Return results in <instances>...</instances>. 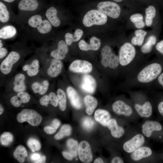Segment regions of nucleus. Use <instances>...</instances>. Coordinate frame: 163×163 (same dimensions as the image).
I'll return each mask as SVG.
<instances>
[{
	"mask_svg": "<svg viewBox=\"0 0 163 163\" xmlns=\"http://www.w3.org/2000/svg\"><path fill=\"white\" fill-rule=\"evenodd\" d=\"M18 26L22 40H30L42 45L52 37L53 27L46 18L43 11L31 15Z\"/></svg>",
	"mask_w": 163,
	"mask_h": 163,
	"instance_id": "nucleus-1",
	"label": "nucleus"
},
{
	"mask_svg": "<svg viewBox=\"0 0 163 163\" xmlns=\"http://www.w3.org/2000/svg\"><path fill=\"white\" fill-rule=\"evenodd\" d=\"M10 46V50L8 54L0 62L1 86L21 65L26 57L33 52L25 40L16 41Z\"/></svg>",
	"mask_w": 163,
	"mask_h": 163,
	"instance_id": "nucleus-2",
	"label": "nucleus"
},
{
	"mask_svg": "<svg viewBox=\"0 0 163 163\" xmlns=\"http://www.w3.org/2000/svg\"><path fill=\"white\" fill-rule=\"evenodd\" d=\"M34 52L38 56L41 64V76L49 80L57 77L62 72L61 60L51 56L43 46L36 48Z\"/></svg>",
	"mask_w": 163,
	"mask_h": 163,
	"instance_id": "nucleus-3",
	"label": "nucleus"
},
{
	"mask_svg": "<svg viewBox=\"0 0 163 163\" xmlns=\"http://www.w3.org/2000/svg\"><path fill=\"white\" fill-rule=\"evenodd\" d=\"M4 86L5 91L8 93L26 91L29 89L28 79L22 71H18L7 78Z\"/></svg>",
	"mask_w": 163,
	"mask_h": 163,
	"instance_id": "nucleus-4",
	"label": "nucleus"
},
{
	"mask_svg": "<svg viewBox=\"0 0 163 163\" xmlns=\"http://www.w3.org/2000/svg\"><path fill=\"white\" fill-rule=\"evenodd\" d=\"M18 9L15 24L18 26L30 16L42 11L38 0H21L18 3Z\"/></svg>",
	"mask_w": 163,
	"mask_h": 163,
	"instance_id": "nucleus-5",
	"label": "nucleus"
},
{
	"mask_svg": "<svg viewBox=\"0 0 163 163\" xmlns=\"http://www.w3.org/2000/svg\"><path fill=\"white\" fill-rule=\"evenodd\" d=\"M21 71L26 75L28 79L41 76V64L38 56L35 53L21 65Z\"/></svg>",
	"mask_w": 163,
	"mask_h": 163,
	"instance_id": "nucleus-6",
	"label": "nucleus"
},
{
	"mask_svg": "<svg viewBox=\"0 0 163 163\" xmlns=\"http://www.w3.org/2000/svg\"><path fill=\"white\" fill-rule=\"evenodd\" d=\"M162 70L161 65L155 63L150 64L143 69L138 74L137 78L141 83L150 82L160 74Z\"/></svg>",
	"mask_w": 163,
	"mask_h": 163,
	"instance_id": "nucleus-7",
	"label": "nucleus"
},
{
	"mask_svg": "<svg viewBox=\"0 0 163 163\" xmlns=\"http://www.w3.org/2000/svg\"><path fill=\"white\" fill-rule=\"evenodd\" d=\"M52 57L62 60L65 59L69 51V47L65 40H59L55 46L47 43L42 45Z\"/></svg>",
	"mask_w": 163,
	"mask_h": 163,
	"instance_id": "nucleus-8",
	"label": "nucleus"
},
{
	"mask_svg": "<svg viewBox=\"0 0 163 163\" xmlns=\"http://www.w3.org/2000/svg\"><path fill=\"white\" fill-rule=\"evenodd\" d=\"M28 85L29 89L42 96L47 93L50 87L49 80L42 76L28 79Z\"/></svg>",
	"mask_w": 163,
	"mask_h": 163,
	"instance_id": "nucleus-9",
	"label": "nucleus"
},
{
	"mask_svg": "<svg viewBox=\"0 0 163 163\" xmlns=\"http://www.w3.org/2000/svg\"><path fill=\"white\" fill-rule=\"evenodd\" d=\"M107 21L106 15L98 10H92L88 11L84 16L82 20L83 24L88 27L93 25H101Z\"/></svg>",
	"mask_w": 163,
	"mask_h": 163,
	"instance_id": "nucleus-10",
	"label": "nucleus"
},
{
	"mask_svg": "<svg viewBox=\"0 0 163 163\" xmlns=\"http://www.w3.org/2000/svg\"><path fill=\"white\" fill-rule=\"evenodd\" d=\"M17 119L19 123L27 122L32 126H37L41 123L42 117L34 110L25 109L18 114Z\"/></svg>",
	"mask_w": 163,
	"mask_h": 163,
	"instance_id": "nucleus-11",
	"label": "nucleus"
},
{
	"mask_svg": "<svg viewBox=\"0 0 163 163\" xmlns=\"http://www.w3.org/2000/svg\"><path fill=\"white\" fill-rule=\"evenodd\" d=\"M101 54L102 56L101 64L104 67H108L114 69L119 65V57L112 53L109 46H105L102 48Z\"/></svg>",
	"mask_w": 163,
	"mask_h": 163,
	"instance_id": "nucleus-12",
	"label": "nucleus"
},
{
	"mask_svg": "<svg viewBox=\"0 0 163 163\" xmlns=\"http://www.w3.org/2000/svg\"><path fill=\"white\" fill-rule=\"evenodd\" d=\"M136 55L134 46L129 43H126L122 45L119 52V63L122 66L129 64L133 59Z\"/></svg>",
	"mask_w": 163,
	"mask_h": 163,
	"instance_id": "nucleus-13",
	"label": "nucleus"
},
{
	"mask_svg": "<svg viewBox=\"0 0 163 163\" xmlns=\"http://www.w3.org/2000/svg\"><path fill=\"white\" fill-rule=\"evenodd\" d=\"M97 8L107 16L113 18H117L120 16L121 9L119 5L112 2L107 1L99 3Z\"/></svg>",
	"mask_w": 163,
	"mask_h": 163,
	"instance_id": "nucleus-14",
	"label": "nucleus"
},
{
	"mask_svg": "<svg viewBox=\"0 0 163 163\" xmlns=\"http://www.w3.org/2000/svg\"><path fill=\"white\" fill-rule=\"evenodd\" d=\"M17 15L13 13L3 2H0V25L16 24Z\"/></svg>",
	"mask_w": 163,
	"mask_h": 163,
	"instance_id": "nucleus-15",
	"label": "nucleus"
},
{
	"mask_svg": "<svg viewBox=\"0 0 163 163\" xmlns=\"http://www.w3.org/2000/svg\"><path fill=\"white\" fill-rule=\"evenodd\" d=\"M145 137L143 135L137 134L124 143L123 149L126 152L131 153L142 146L145 143Z\"/></svg>",
	"mask_w": 163,
	"mask_h": 163,
	"instance_id": "nucleus-16",
	"label": "nucleus"
},
{
	"mask_svg": "<svg viewBox=\"0 0 163 163\" xmlns=\"http://www.w3.org/2000/svg\"><path fill=\"white\" fill-rule=\"evenodd\" d=\"M69 69L72 72L87 74L91 72L92 66L91 63L87 61L78 59L70 64Z\"/></svg>",
	"mask_w": 163,
	"mask_h": 163,
	"instance_id": "nucleus-17",
	"label": "nucleus"
},
{
	"mask_svg": "<svg viewBox=\"0 0 163 163\" xmlns=\"http://www.w3.org/2000/svg\"><path fill=\"white\" fill-rule=\"evenodd\" d=\"M78 153L80 160L84 163H90L93 159L92 154L89 143L85 141L81 142L78 146Z\"/></svg>",
	"mask_w": 163,
	"mask_h": 163,
	"instance_id": "nucleus-18",
	"label": "nucleus"
},
{
	"mask_svg": "<svg viewBox=\"0 0 163 163\" xmlns=\"http://www.w3.org/2000/svg\"><path fill=\"white\" fill-rule=\"evenodd\" d=\"M12 93L13 95L11 97L10 102L14 107H19L23 104L28 103L31 99L30 95L26 91Z\"/></svg>",
	"mask_w": 163,
	"mask_h": 163,
	"instance_id": "nucleus-19",
	"label": "nucleus"
},
{
	"mask_svg": "<svg viewBox=\"0 0 163 163\" xmlns=\"http://www.w3.org/2000/svg\"><path fill=\"white\" fill-rule=\"evenodd\" d=\"M18 34L16 27L11 24L0 26V39L5 40L13 39Z\"/></svg>",
	"mask_w": 163,
	"mask_h": 163,
	"instance_id": "nucleus-20",
	"label": "nucleus"
},
{
	"mask_svg": "<svg viewBox=\"0 0 163 163\" xmlns=\"http://www.w3.org/2000/svg\"><path fill=\"white\" fill-rule=\"evenodd\" d=\"M162 126L159 122L153 120H147L142 125V131L144 135L147 138L150 137L154 131H160Z\"/></svg>",
	"mask_w": 163,
	"mask_h": 163,
	"instance_id": "nucleus-21",
	"label": "nucleus"
},
{
	"mask_svg": "<svg viewBox=\"0 0 163 163\" xmlns=\"http://www.w3.org/2000/svg\"><path fill=\"white\" fill-rule=\"evenodd\" d=\"M96 87V81L92 76L88 74H85L83 76L80 87L83 91L92 94L95 91Z\"/></svg>",
	"mask_w": 163,
	"mask_h": 163,
	"instance_id": "nucleus-22",
	"label": "nucleus"
},
{
	"mask_svg": "<svg viewBox=\"0 0 163 163\" xmlns=\"http://www.w3.org/2000/svg\"><path fill=\"white\" fill-rule=\"evenodd\" d=\"M43 11L46 18L53 27H57L61 25V22L57 14L58 10L56 7L51 6Z\"/></svg>",
	"mask_w": 163,
	"mask_h": 163,
	"instance_id": "nucleus-23",
	"label": "nucleus"
},
{
	"mask_svg": "<svg viewBox=\"0 0 163 163\" xmlns=\"http://www.w3.org/2000/svg\"><path fill=\"white\" fill-rule=\"evenodd\" d=\"M112 108L113 111L116 113L126 117L130 116L133 113L131 108L121 100L115 101L112 105Z\"/></svg>",
	"mask_w": 163,
	"mask_h": 163,
	"instance_id": "nucleus-24",
	"label": "nucleus"
},
{
	"mask_svg": "<svg viewBox=\"0 0 163 163\" xmlns=\"http://www.w3.org/2000/svg\"><path fill=\"white\" fill-rule=\"evenodd\" d=\"M66 92L72 106L76 109H80L82 107V102L76 91L72 87L69 86L66 88Z\"/></svg>",
	"mask_w": 163,
	"mask_h": 163,
	"instance_id": "nucleus-25",
	"label": "nucleus"
},
{
	"mask_svg": "<svg viewBox=\"0 0 163 163\" xmlns=\"http://www.w3.org/2000/svg\"><path fill=\"white\" fill-rule=\"evenodd\" d=\"M101 45L100 40L95 37H92L90 39V43L88 44L84 40H81L78 43L79 49L82 50L87 51L89 50H97Z\"/></svg>",
	"mask_w": 163,
	"mask_h": 163,
	"instance_id": "nucleus-26",
	"label": "nucleus"
},
{
	"mask_svg": "<svg viewBox=\"0 0 163 163\" xmlns=\"http://www.w3.org/2000/svg\"><path fill=\"white\" fill-rule=\"evenodd\" d=\"M131 153L130 158L131 159L134 161H138L150 156L152 154V151L148 147L141 146Z\"/></svg>",
	"mask_w": 163,
	"mask_h": 163,
	"instance_id": "nucleus-27",
	"label": "nucleus"
},
{
	"mask_svg": "<svg viewBox=\"0 0 163 163\" xmlns=\"http://www.w3.org/2000/svg\"><path fill=\"white\" fill-rule=\"evenodd\" d=\"M107 126L110 130L112 136L115 138H120L125 133L123 128L118 126L116 120L114 119H110L107 123Z\"/></svg>",
	"mask_w": 163,
	"mask_h": 163,
	"instance_id": "nucleus-28",
	"label": "nucleus"
},
{
	"mask_svg": "<svg viewBox=\"0 0 163 163\" xmlns=\"http://www.w3.org/2000/svg\"><path fill=\"white\" fill-rule=\"evenodd\" d=\"M134 108L140 116L148 118L151 116L152 112V107L149 101L145 102L142 105L135 104Z\"/></svg>",
	"mask_w": 163,
	"mask_h": 163,
	"instance_id": "nucleus-29",
	"label": "nucleus"
},
{
	"mask_svg": "<svg viewBox=\"0 0 163 163\" xmlns=\"http://www.w3.org/2000/svg\"><path fill=\"white\" fill-rule=\"evenodd\" d=\"M94 117L97 121L104 126H106L110 119V115L107 110L99 109L95 111Z\"/></svg>",
	"mask_w": 163,
	"mask_h": 163,
	"instance_id": "nucleus-30",
	"label": "nucleus"
},
{
	"mask_svg": "<svg viewBox=\"0 0 163 163\" xmlns=\"http://www.w3.org/2000/svg\"><path fill=\"white\" fill-rule=\"evenodd\" d=\"M86 107V112L89 115H91L94 112L97 105V99L90 95L86 96L84 98Z\"/></svg>",
	"mask_w": 163,
	"mask_h": 163,
	"instance_id": "nucleus-31",
	"label": "nucleus"
},
{
	"mask_svg": "<svg viewBox=\"0 0 163 163\" xmlns=\"http://www.w3.org/2000/svg\"><path fill=\"white\" fill-rule=\"evenodd\" d=\"M83 34L82 30L77 29L75 30L74 35L69 32L66 33L64 35L65 40L68 46H70L73 42L78 41Z\"/></svg>",
	"mask_w": 163,
	"mask_h": 163,
	"instance_id": "nucleus-32",
	"label": "nucleus"
},
{
	"mask_svg": "<svg viewBox=\"0 0 163 163\" xmlns=\"http://www.w3.org/2000/svg\"><path fill=\"white\" fill-rule=\"evenodd\" d=\"M27 155V153L26 149L21 145L16 147L13 153L14 158L21 163L24 162L25 158Z\"/></svg>",
	"mask_w": 163,
	"mask_h": 163,
	"instance_id": "nucleus-33",
	"label": "nucleus"
},
{
	"mask_svg": "<svg viewBox=\"0 0 163 163\" xmlns=\"http://www.w3.org/2000/svg\"><path fill=\"white\" fill-rule=\"evenodd\" d=\"M58 105L60 109L64 111L66 107V95L64 91L62 88H59L56 91Z\"/></svg>",
	"mask_w": 163,
	"mask_h": 163,
	"instance_id": "nucleus-34",
	"label": "nucleus"
},
{
	"mask_svg": "<svg viewBox=\"0 0 163 163\" xmlns=\"http://www.w3.org/2000/svg\"><path fill=\"white\" fill-rule=\"evenodd\" d=\"M147 32L143 30L139 29L135 31L136 36L133 37L131 40L132 43L134 45L141 46L143 42L145 36Z\"/></svg>",
	"mask_w": 163,
	"mask_h": 163,
	"instance_id": "nucleus-35",
	"label": "nucleus"
},
{
	"mask_svg": "<svg viewBox=\"0 0 163 163\" xmlns=\"http://www.w3.org/2000/svg\"><path fill=\"white\" fill-rule=\"evenodd\" d=\"M146 14L145 22L148 27L150 26L152 24L153 19L155 17L156 11L155 8L152 5L149 6L145 11Z\"/></svg>",
	"mask_w": 163,
	"mask_h": 163,
	"instance_id": "nucleus-36",
	"label": "nucleus"
},
{
	"mask_svg": "<svg viewBox=\"0 0 163 163\" xmlns=\"http://www.w3.org/2000/svg\"><path fill=\"white\" fill-rule=\"evenodd\" d=\"M156 41V37L154 35L150 36L146 42L141 47V50L144 53H147L150 52L152 46L154 45Z\"/></svg>",
	"mask_w": 163,
	"mask_h": 163,
	"instance_id": "nucleus-37",
	"label": "nucleus"
},
{
	"mask_svg": "<svg viewBox=\"0 0 163 163\" xmlns=\"http://www.w3.org/2000/svg\"><path fill=\"white\" fill-rule=\"evenodd\" d=\"M72 128L70 126L65 124L62 126L59 131L54 136L56 140H59L66 136H69L71 133Z\"/></svg>",
	"mask_w": 163,
	"mask_h": 163,
	"instance_id": "nucleus-38",
	"label": "nucleus"
},
{
	"mask_svg": "<svg viewBox=\"0 0 163 163\" xmlns=\"http://www.w3.org/2000/svg\"><path fill=\"white\" fill-rule=\"evenodd\" d=\"M130 19L136 28H141L145 26V24L143 21V17L141 14H134L130 16Z\"/></svg>",
	"mask_w": 163,
	"mask_h": 163,
	"instance_id": "nucleus-39",
	"label": "nucleus"
},
{
	"mask_svg": "<svg viewBox=\"0 0 163 163\" xmlns=\"http://www.w3.org/2000/svg\"><path fill=\"white\" fill-rule=\"evenodd\" d=\"M67 145L69 152L74 157H76L78 155V142L72 139H69L67 142Z\"/></svg>",
	"mask_w": 163,
	"mask_h": 163,
	"instance_id": "nucleus-40",
	"label": "nucleus"
},
{
	"mask_svg": "<svg viewBox=\"0 0 163 163\" xmlns=\"http://www.w3.org/2000/svg\"><path fill=\"white\" fill-rule=\"evenodd\" d=\"M13 140L12 134L8 132L3 133L0 136V141L1 144L5 146L10 145Z\"/></svg>",
	"mask_w": 163,
	"mask_h": 163,
	"instance_id": "nucleus-41",
	"label": "nucleus"
},
{
	"mask_svg": "<svg viewBox=\"0 0 163 163\" xmlns=\"http://www.w3.org/2000/svg\"><path fill=\"white\" fill-rule=\"evenodd\" d=\"M95 123L92 119L90 117H85L82 121V125L83 128L87 131H89L93 128Z\"/></svg>",
	"mask_w": 163,
	"mask_h": 163,
	"instance_id": "nucleus-42",
	"label": "nucleus"
},
{
	"mask_svg": "<svg viewBox=\"0 0 163 163\" xmlns=\"http://www.w3.org/2000/svg\"><path fill=\"white\" fill-rule=\"evenodd\" d=\"M60 124L59 120L57 119H54L50 126H45L44 130L48 134H51L55 133Z\"/></svg>",
	"mask_w": 163,
	"mask_h": 163,
	"instance_id": "nucleus-43",
	"label": "nucleus"
},
{
	"mask_svg": "<svg viewBox=\"0 0 163 163\" xmlns=\"http://www.w3.org/2000/svg\"><path fill=\"white\" fill-rule=\"evenodd\" d=\"M27 145L32 152L38 151L40 149L41 147L40 142L37 139L30 138L27 141Z\"/></svg>",
	"mask_w": 163,
	"mask_h": 163,
	"instance_id": "nucleus-44",
	"label": "nucleus"
},
{
	"mask_svg": "<svg viewBox=\"0 0 163 163\" xmlns=\"http://www.w3.org/2000/svg\"><path fill=\"white\" fill-rule=\"evenodd\" d=\"M48 95L50 99V104L54 107H56L58 105V102L57 94L53 91H49Z\"/></svg>",
	"mask_w": 163,
	"mask_h": 163,
	"instance_id": "nucleus-45",
	"label": "nucleus"
},
{
	"mask_svg": "<svg viewBox=\"0 0 163 163\" xmlns=\"http://www.w3.org/2000/svg\"><path fill=\"white\" fill-rule=\"evenodd\" d=\"M9 52L8 48L5 44L0 47V62L6 57Z\"/></svg>",
	"mask_w": 163,
	"mask_h": 163,
	"instance_id": "nucleus-46",
	"label": "nucleus"
},
{
	"mask_svg": "<svg viewBox=\"0 0 163 163\" xmlns=\"http://www.w3.org/2000/svg\"><path fill=\"white\" fill-rule=\"evenodd\" d=\"M39 102L40 105L43 106H48L50 104V99L47 93L42 96L40 98Z\"/></svg>",
	"mask_w": 163,
	"mask_h": 163,
	"instance_id": "nucleus-47",
	"label": "nucleus"
},
{
	"mask_svg": "<svg viewBox=\"0 0 163 163\" xmlns=\"http://www.w3.org/2000/svg\"><path fill=\"white\" fill-rule=\"evenodd\" d=\"M155 47L158 52L163 54V40L158 43Z\"/></svg>",
	"mask_w": 163,
	"mask_h": 163,
	"instance_id": "nucleus-48",
	"label": "nucleus"
},
{
	"mask_svg": "<svg viewBox=\"0 0 163 163\" xmlns=\"http://www.w3.org/2000/svg\"><path fill=\"white\" fill-rule=\"evenodd\" d=\"M40 155L38 153H34L32 154L30 156V159L34 163L38 160L40 158Z\"/></svg>",
	"mask_w": 163,
	"mask_h": 163,
	"instance_id": "nucleus-49",
	"label": "nucleus"
},
{
	"mask_svg": "<svg viewBox=\"0 0 163 163\" xmlns=\"http://www.w3.org/2000/svg\"><path fill=\"white\" fill-rule=\"evenodd\" d=\"M62 153L64 157L68 160H72L74 157L69 152H63Z\"/></svg>",
	"mask_w": 163,
	"mask_h": 163,
	"instance_id": "nucleus-50",
	"label": "nucleus"
},
{
	"mask_svg": "<svg viewBox=\"0 0 163 163\" xmlns=\"http://www.w3.org/2000/svg\"><path fill=\"white\" fill-rule=\"evenodd\" d=\"M111 162L112 163H123L124 162L123 159L120 157H115L112 159Z\"/></svg>",
	"mask_w": 163,
	"mask_h": 163,
	"instance_id": "nucleus-51",
	"label": "nucleus"
},
{
	"mask_svg": "<svg viewBox=\"0 0 163 163\" xmlns=\"http://www.w3.org/2000/svg\"><path fill=\"white\" fill-rule=\"evenodd\" d=\"M158 108L159 113L163 116V101H162L159 103Z\"/></svg>",
	"mask_w": 163,
	"mask_h": 163,
	"instance_id": "nucleus-52",
	"label": "nucleus"
},
{
	"mask_svg": "<svg viewBox=\"0 0 163 163\" xmlns=\"http://www.w3.org/2000/svg\"><path fill=\"white\" fill-rule=\"evenodd\" d=\"M46 157L44 156L43 155L41 156L40 158L37 161L35 162L34 163H45L46 161Z\"/></svg>",
	"mask_w": 163,
	"mask_h": 163,
	"instance_id": "nucleus-53",
	"label": "nucleus"
},
{
	"mask_svg": "<svg viewBox=\"0 0 163 163\" xmlns=\"http://www.w3.org/2000/svg\"><path fill=\"white\" fill-rule=\"evenodd\" d=\"M158 80L159 83L163 87V72L158 77Z\"/></svg>",
	"mask_w": 163,
	"mask_h": 163,
	"instance_id": "nucleus-54",
	"label": "nucleus"
},
{
	"mask_svg": "<svg viewBox=\"0 0 163 163\" xmlns=\"http://www.w3.org/2000/svg\"><path fill=\"white\" fill-rule=\"evenodd\" d=\"M94 163H104L103 159L101 158H98L96 159L94 162Z\"/></svg>",
	"mask_w": 163,
	"mask_h": 163,
	"instance_id": "nucleus-55",
	"label": "nucleus"
},
{
	"mask_svg": "<svg viewBox=\"0 0 163 163\" xmlns=\"http://www.w3.org/2000/svg\"><path fill=\"white\" fill-rule=\"evenodd\" d=\"M4 108L1 104H0V115H1L4 112Z\"/></svg>",
	"mask_w": 163,
	"mask_h": 163,
	"instance_id": "nucleus-56",
	"label": "nucleus"
},
{
	"mask_svg": "<svg viewBox=\"0 0 163 163\" xmlns=\"http://www.w3.org/2000/svg\"><path fill=\"white\" fill-rule=\"evenodd\" d=\"M2 0L7 3H11L14 1L16 0Z\"/></svg>",
	"mask_w": 163,
	"mask_h": 163,
	"instance_id": "nucleus-57",
	"label": "nucleus"
},
{
	"mask_svg": "<svg viewBox=\"0 0 163 163\" xmlns=\"http://www.w3.org/2000/svg\"><path fill=\"white\" fill-rule=\"evenodd\" d=\"M114 1L117 2H119L122 1L123 0H113Z\"/></svg>",
	"mask_w": 163,
	"mask_h": 163,
	"instance_id": "nucleus-58",
	"label": "nucleus"
}]
</instances>
